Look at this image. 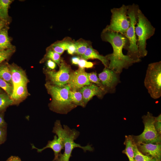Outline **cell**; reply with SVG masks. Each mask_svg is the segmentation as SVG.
Listing matches in <instances>:
<instances>
[{"instance_id": "cell-30", "label": "cell", "mask_w": 161, "mask_h": 161, "mask_svg": "<svg viewBox=\"0 0 161 161\" xmlns=\"http://www.w3.org/2000/svg\"><path fill=\"white\" fill-rule=\"evenodd\" d=\"M13 52V49H8L0 51V63L8 58Z\"/></svg>"}, {"instance_id": "cell-3", "label": "cell", "mask_w": 161, "mask_h": 161, "mask_svg": "<svg viewBox=\"0 0 161 161\" xmlns=\"http://www.w3.org/2000/svg\"><path fill=\"white\" fill-rule=\"evenodd\" d=\"M45 86L52 97L49 105L51 110L57 113L66 114L76 107L69 99V92L71 88L68 84L59 87L47 83Z\"/></svg>"}, {"instance_id": "cell-13", "label": "cell", "mask_w": 161, "mask_h": 161, "mask_svg": "<svg viewBox=\"0 0 161 161\" xmlns=\"http://www.w3.org/2000/svg\"><path fill=\"white\" fill-rule=\"evenodd\" d=\"M78 91L82 94L85 106L94 96L101 98L106 93L104 90L94 83L85 86Z\"/></svg>"}, {"instance_id": "cell-15", "label": "cell", "mask_w": 161, "mask_h": 161, "mask_svg": "<svg viewBox=\"0 0 161 161\" xmlns=\"http://www.w3.org/2000/svg\"><path fill=\"white\" fill-rule=\"evenodd\" d=\"M12 74V82L13 91L19 85L27 84L28 80L23 70L16 67H10Z\"/></svg>"}, {"instance_id": "cell-22", "label": "cell", "mask_w": 161, "mask_h": 161, "mask_svg": "<svg viewBox=\"0 0 161 161\" xmlns=\"http://www.w3.org/2000/svg\"><path fill=\"white\" fill-rule=\"evenodd\" d=\"M11 0H0V19L6 21L8 18V8Z\"/></svg>"}, {"instance_id": "cell-11", "label": "cell", "mask_w": 161, "mask_h": 161, "mask_svg": "<svg viewBox=\"0 0 161 161\" xmlns=\"http://www.w3.org/2000/svg\"><path fill=\"white\" fill-rule=\"evenodd\" d=\"M91 84L84 69L79 68L70 73L68 84L72 90H78L83 87Z\"/></svg>"}, {"instance_id": "cell-8", "label": "cell", "mask_w": 161, "mask_h": 161, "mask_svg": "<svg viewBox=\"0 0 161 161\" xmlns=\"http://www.w3.org/2000/svg\"><path fill=\"white\" fill-rule=\"evenodd\" d=\"M128 9V5L124 4L120 8L112 9L110 24L103 30L125 35L130 24V19L127 15Z\"/></svg>"}, {"instance_id": "cell-10", "label": "cell", "mask_w": 161, "mask_h": 161, "mask_svg": "<svg viewBox=\"0 0 161 161\" xmlns=\"http://www.w3.org/2000/svg\"><path fill=\"white\" fill-rule=\"evenodd\" d=\"M120 74L105 67L98 75L102 85L106 93L114 92L116 86L120 82Z\"/></svg>"}, {"instance_id": "cell-17", "label": "cell", "mask_w": 161, "mask_h": 161, "mask_svg": "<svg viewBox=\"0 0 161 161\" xmlns=\"http://www.w3.org/2000/svg\"><path fill=\"white\" fill-rule=\"evenodd\" d=\"M27 85L26 83L21 84L13 91L10 98L13 100V104L18 103L27 95Z\"/></svg>"}, {"instance_id": "cell-33", "label": "cell", "mask_w": 161, "mask_h": 161, "mask_svg": "<svg viewBox=\"0 0 161 161\" xmlns=\"http://www.w3.org/2000/svg\"><path fill=\"white\" fill-rule=\"evenodd\" d=\"M7 134V127H0V145L6 140Z\"/></svg>"}, {"instance_id": "cell-16", "label": "cell", "mask_w": 161, "mask_h": 161, "mask_svg": "<svg viewBox=\"0 0 161 161\" xmlns=\"http://www.w3.org/2000/svg\"><path fill=\"white\" fill-rule=\"evenodd\" d=\"M81 57L82 59L86 60L89 59H98L102 62L105 67H108L109 61L106 56H103L100 55L97 51L93 48L91 44Z\"/></svg>"}, {"instance_id": "cell-2", "label": "cell", "mask_w": 161, "mask_h": 161, "mask_svg": "<svg viewBox=\"0 0 161 161\" xmlns=\"http://www.w3.org/2000/svg\"><path fill=\"white\" fill-rule=\"evenodd\" d=\"M52 132L61 138L64 145V153H60L55 161H69L73 150L76 147L82 148L84 152L94 150V148L89 144L83 146L76 143L74 141L79 136L80 132L75 129H71L66 125H64L63 128L59 120L55 122Z\"/></svg>"}, {"instance_id": "cell-28", "label": "cell", "mask_w": 161, "mask_h": 161, "mask_svg": "<svg viewBox=\"0 0 161 161\" xmlns=\"http://www.w3.org/2000/svg\"><path fill=\"white\" fill-rule=\"evenodd\" d=\"M0 87L4 90L10 97L13 92V86L0 77Z\"/></svg>"}, {"instance_id": "cell-23", "label": "cell", "mask_w": 161, "mask_h": 161, "mask_svg": "<svg viewBox=\"0 0 161 161\" xmlns=\"http://www.w3.org/2000/svg\"><path fill=\"white\" fill-rule=\"evenodd\" d=\"M76 47V53L77 55L81 56L83 55L88 46L91 44L83 39H79L75 41Z\"/></svg>"}, {"instance_id": "cell-12", "label": "cell", "mask_w": 161, "mask_h": 161, "mask_svg": "<svg viewBox=\"0 0 161 161\" xmlns=\"http://www.w3.org/2000/svg\"><path fill=\"white\" fill-rule=\"evenodd\" d=\"M135 144L139 151L143 154L155 159L157 161H160L161 144L142 143Z\"/></svg>"}, {"instance_id": "cell-27", "label": "cell", "mask_w": 161, "mask_h": 161, "mask_svg": "<svg viewBox=\"0 0 161 161\" xmlns=\"http://www.w3.org/2000/svg\"><path fill=\"white\" fill-rule=\"evenodd\" d=\"M61 55L53 51L51 48L47 51L45 56V58L51 60L60 65L61 59Z\"/></svg>"}, {"instance_id": "cell-6", "label": "cell", "mask_w": 161, "mask_h": 161, "mask_svg": "<svg viewBox=\"0 0 161 161\" xmlns=\"http://www.w3.org/2000/svg\"><path fill=\"white\" fill-rule=\"evenodd\" d=\"M144 84L150 96L157 99L161 96V61L148 65Z\"/></svg>"}, {"instance_id": "cell-7", "label": "cell", "mask_w": 161, "mask_h": 161, "mask_svg": "<svg viewBox=\"0 0 161 161\" xmlns=\"http://www.w3.org/2000/svg\"><path fill=\"white\" fill-rule=\"evenodd\" d=\"M144 128L143 132L137 136H132L134 143L161 144V137L156 131L154 126L155 117L148 112L142 117Z\"/></svg>"}, {"instance_id": "cell-24", "label": "cell", "mask_w": 161, "mask_h": 161, "mask_svg": "<svg viewBox=\"0 0 161 161\" xmlns=\"http://www.w3.org/2000/svg\"><path fill=\"white\" fill-rule=\"evenodd\" d=\"M13 104V100L7 93L0 94V113Z\"/></svg>"}, {"instance_id": "cell-20", "label": "cell", "mask_w": 161, "mask_h": 161, "mask_svg": "<svg viewBox=\"0 0 161 161\" xmlns=\"http://www.w3.org/2000/svg\"><path fill=\"white\" fill-rule=\"evenodd\" d=\"M124 144L126 147L123 153L126 155L129 161H135L133 148L134 141L131 136H126Z\"/></svg>"}, {"instance_id": "cell-32", "label": "cell", "mask_w": 161, "mask_h": 161, "mask_svg": "<svg viewBox=\"0 0 161 161\" xmlns=\"http://www.w3.org/2000/svg\"><path fill=\"white\" fill-rule=\"evenodd\" d=\"M154 126L157 132L160 134H161V115L159 114L158 116L155 117Z\"/></svg>"}, {"instance_id": "cell-9", "label": "cell", "mask_w": 161, "mask_h": 161, "mask_svg": "<svg viewBox=\"0 0 161 161\" xmlns=\"http://www.w3.org/2000/svg\"><path fill=\"white\" fill-rule=\"evenodd\" d=\"M59 70L56 72L47 70L46 73L51 84L63 87L68 84L71 72L70 66L63 60H61Z\"/></svg>"}, {"instance_id": "cell-29", "label": "cell", "mask_w": 161, "mask_h": 161, "mask_svg": "<svg viewBox=\"0 0 161 161\" xmlns=\"http://www.w3.org/2000/svg\"><path fill=\"white\" fill-rule=\"evenodd\" d=\"M87 75L89 80L90 82L94 83V84L99 86L104 90L96 72L87 73Z\"/></svg>"}, {"instance_id": "cell-38", "label": "cell", "mask_w": 161, "mask_h": 161, "mask_svg": "<svg viewBox=\"0 0 161 161\" xmlns=\"http://www.w3.org/2000/svg\"><path fill=\"white\" fill-rule=\"evenodd\" d=\"M80 59V58L78 57H73L71 58V62L72 64L78 65Z\"/></svg>"}, {"instance_id": "cell-1", "label": "cell", "mask_w": 161, "mask_h": 161, "mask_svg": "<svg viewBox=\"0 0 161 161\" xmlns=\"http://www.w3.org/2000/svg\"><path fill=\"white\" fill-rule=\"evenodd\" d=\"M103 41L108 42L113 49L112 53L106 56L109 61L108 68L120 74L124 69H127L137 62L123 52V48L128 46V41L125 35L120 33L103 30L101 35Z\"/></svg>"}, {"instance_id": "cell-14", "label": "cell", "mask_w": 161, "mask_h": 161, "mask_svg": "<svg viewBox=\"0 0 161 161\" xmlns=\"http://www.w3.org/2000/svg\"><path fill=\"white\" fill-rule=\"evenodd\" d=\"M32 148L37 149L38 152H41L47 148H51L54 152V157L52 161H55L58 158L59 155L61 153V151L64 149L63 140L61 138L56 135L54 137L52 140H49L46 146L42 148L39 149L32 144Z\"/></svg>"}, {"instance_id": "cell-40", "label": "cell", "mask_w": 161, "mask_h": 161, "mask_svg": "<svg viewBox=\"0 0 161 161\" xmlns=\"http://www.w3.org/2000/svg\"><path fill=\"white\" fill-rule=\"evenodd\" d=\"M1 89H0V94L1 93Z\"/></svg>"}, {"instance_id": "cell-31", "label": "cell", "mask_w": 161, "mask_h": 161, "mask_svg": "<svg viewBox=\"0 0 161 161\" xmlns=\"http://www.w3.org/2000/svg\"><path fill=\"white\" fill-rule=\"evenodd\" d=\"M78 65L79 68H89L93 67L94 64L92 62L88 61L86 60L81 58L80 59Z\"/></svg>"}, {"instance_id": "cell-21", "label": "cell", "mask_w": 161, "mask_h": 161, "mask_svg": "<svg viewBox=\"0 0 161 161\" xmlns=\"http://www.w3.org/2000/svg\"><path fill=\"white\" fill-rule=\"evenodd\" d=\"M69 99L71 102L76 106H85L84 104L82 94L78 90L70 89L69 95Z\"/></svg>"}, {"instance_id": "cell-5", "label": "cell", "mask_w": 161, "mask_h": 161, "mask_svg": "<svg viewBox=\"0 0 161 161\" xmlns=\"http://www.w3.org/2000/svg\"><path fill=\"white\" fill-rule=\"evenodd\" d=\"M138 6L134 4L128 5L127 15L130 21V26L125 35L128 41V46L125 49L127 51V55L137 63L141 61L137 47L135 27L137 19Z\"/></svg>"}, {"instance_id": "cell-36", "label": "cell", "mask_w": 161, "mask_h": 161, "mask_svg": "<svg viewBox=\"0 0 161 161\" xmlns=\"http://www.w3.org/2000/svg\"><path fill=\"white\" fill-rule=\"evenodd\" d=\"M7 127V123L5 121L3 114L0 113V127Z\"/></svg>"}, {"instance_id": "cell-37", "label": "cell", "mask_w": 161, "mask_h": 161, "mask_svg": "<svg viewBox=\"0 0 161 161\" xmlns=\"http://www.w3.org/2000/svg\"><path fill=\"white\" fill-rule=\"evenodd\" d=\"M6 161H22L21 159L18 156H12L9 157Z\"/></svg>"}, {"instance_id": "cell-18", "label": "cell", "mask_w": 161, "mask_h": 161, "mask_svg": "<svg viewBox=\"0 0 161 161\" xmlns=\"http://www.w3.org/2000/svg\"><path fill=\"white\" fill-rule=\"evenodd\" d=\"M8 29L5 27L0 31V51L13 49L8 35Z\"/></svg>"}, {"instance_id": "cell-26", "label": "cell", "mask_w": 161, "mask_h": 161, "mask_svg": "<svg viewBox=\"0 0 161 161\" xmlns=\"http://www.w3.org/2000/svg\"><path fill=\"white\" fill-rule=\"evenodd\" d=\"M0 77L7 82L12 84L11 72L8 66L5 65L0 66Z\"/></svg>"}, {"instance_id": "cell-4", "label": "cell", "mask_w": 161, "mask_h": 161, "mask_svg": "<svg viewBox=\"0 0 161 161\" xmlns=\"http://www.w3.org/2000/svg\"><path fill=\"white\" fill-rule=\"evenodd\" d=\"M155 28L139 9L137 12V19L135 27L137 39V46L140 58L146 56V41L154 34Z\"/></svg>"}, {"instance_id": "cell-19", "label": "cell", "mask_w": 161, "mask_h": 161, "mask_svg": "<svg viewBox=\"0 0 161 161\" xmlns=\"http://www.w3.org/2000/svg\"><path fill=\"white\" fill-rule=\"evenodd\" d=\"M69 38H66L62 40L56 42L51 45V48L54 51L61 55L67 48L72 41Z\"/></svg>"}, {"instance_id": "cell-35", "label": "cell", "mask_w": 161, "mask_h": 161, "mask_svg": "<svg viewBox=\"0 0 161 161\" xmlns=\"http://www.w3.org/2000/svg\"><path fill=\"white\" fill-rule=\"evenodd\" d=\"M47 65L48 67L51 70L54 69L56 67V63L50 59L47 60Z\"/></svg>"}, {"instance_id": "cell-25", "label": "cell", "mask_w": 161, "mask_h": 161, "mask_svg": "<svg viewBox=\"0 0 161 161\" xmlns=\"http://www.w3.org/2000/svg\"><path fill=\"white\" fill-rule=\"evenodd\" d=\"M133 148L135 161H157L155 159L142 153L139 151L134 142Z\"/></svg>"}, {"instance_id": "cell-34", "label": "cell", "mask_w": 161, "mask_h": 161, "mask_svg": "<svg viewBox=\"0 0 161 161\" xmlns=\"http://www.w3.org/2000/svg\"><path fill=\"white\" fill-rule=\"evenodd\" d=\"M68 54L73 55L75 53L76 47L75 41H72L69 46L67 49Z\"/></svg>"}, {"instance_id": "cell-39", "label": "cell", "mask_w": 161, "mask_h": 161, "mask_svg": "<svg viewBox=\"0 0 161 161\" xmlns=\"http://www.w3.org/2000/svg\"><path fill=\"white\" fill-rule=\"evenodd\" d=\"M6 21L0 19V31L2 29L5 27Z\"/></svg>"}]
</instances>
